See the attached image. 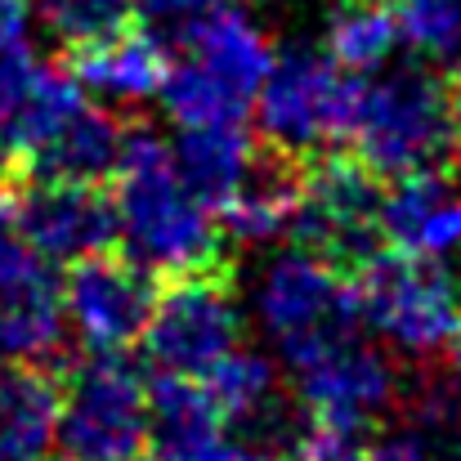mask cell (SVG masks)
I'll return each mask as SVG.
<instances>
[{
	"instance_id": "1",
	"label": "cell",
	"mask_w": 461,
	"mask_h": 461,
	"mask_svg": "<svg viewBox=\"0 0 461 461\" xmlns=\"http://www.w3.org/2000/svg\"><path fill=\"white\" fill-rule=\"evenodd\" d=\"M113 206L117 242L144 269L166 278L220 269L224 224L188 188L170 144L153 126H126V149L113 170Z\"/></svg>"
},
{
	"instance_id": "2",
	"label": "cell",
	"mask_w": 461,
	"mask_h": 461,
	"mask_svg": "<svg viewBox=\"0 0 461 461\" xmlns=\"http://www.w3.org/2000/svg\"><path fill=\"white\" fill-rule=\"evenodd\" d=\"M269 68V36L238 5H215L184 32L157 99L175 126H229L251 113Z\"/></svg>"
},
{
	"instance_id": "3",
	"label": "cell",
	"mask_w": 461,
	"mask_h": 461,
	"mask_svg": "<svg viewBox=\"0 0 461 461\" xmlns=\"http://www.w3.org/2000/svg\"><path fill=\"white\" fill-rule=\"evenodd\" d=\"M349 153L372 166L381 179H399L426 166H448L453 157V113L448 86L421 68H381L358 81L349 117Z\"/></svg>"
},
{
	"instance_id": "4",
	"label": "cell",
	"mask_w": 461,
	"mask_h": 461,
	"mask_svg": "<svg viewBox=\"0 0 461 461\" xmlns=\"http://www.w3.org/2000/svg\"><path fill=\"white\" fill-rule=\"evenodd\" d=\"M256 322L278 349V358L301 372L331 345L358 336V292L354 274L336 269L331 260L313 256L309 247L278 251L256 278Z\"/></svg>"
},
{
	"instance_id": "5",
	"label": "cell",
	"mask_w": 461,
	"mask_h": 461,
	"mask_svg": "<svg viewBox=\"0 0 461 461\" xmlns=\"http://www.w3.org/2000/svg\"><path fill=\"white\" fill-rule=\"evenodd\" d=\"M153 385L122 354L90 349L59 376V461H131L149 444Z\"/></svg>"
},
{
	"instance_id": "6",
	"label": "cell",
	"mask_w": 461,
	"mask_h": 461,
	"mask_svg": "<svg viewBox=\"0 0 461 461\" xmlns=\"http://www.w3.org/2000/svg\"><path fill=\"white\" fill-rule=\"evenodd\" d=\"M354 99H358V77L345 72L327 50L287 45L283 54H274V68L256 95L265 144L305 161L327 153L336 140L349 135Z\"/></svg>"
},
{
	"instance_id": "7",
	"label": "cell",
	"mask_w": 461,
	"mask_h": 461,
	"mask_svg": "<svg viewBox=\"0 0 461 461\" xmlns=\"http://www.w3.org/2000/svg\"><path fill=\"white\" fill-rule=\"evenodd\" d=\"M354 292L363 322L408 358H430L448 349L461 331L453 283L435 260H417L390 247L354 274Z\"/></svg>"
},
{
	"instance_id": "8",
	"label": "cell",
	"mask_w": 461,
	"mask_h": 461,
	"mask_svg": "<svg viewBox=\"0 0 461 461\" xmlns=\"http://www.w3.org/2000/svg\"><path fill=\"white\" fill-rule=\"evenodd\" d=\"M381 175L358 157L318 153L305 161V188L296 211V242L313 256L331 260L345 274H358L372 256L385 251L381 233Z\"/></svg>"
},
{
	"instance_id": "9",
	"label": "cell",
	"mask_w": 461,
	"mask_h": 461,
	"mask_svg": "<svg viewBox=\"0 0 461 461\" xmlns=\"http://www.w3.org/2000/svg\"><path fill=\"white\" fill-rule=\"evenodd\" d=\"M242 345V313L224 269L179 274L166 292H157L153 318L144 331V349L157 376L202 381Z\"/></svg>"
},
{
	"instance_id": "10",
	"label": "cell",
	"mask_w": 461,
	"mask_h": 461,
	"mask_svg": "<svg viewBox=\"0 0 461 461\" xmlns=\"http://www.w3.org/2000/svg\"><path fill=\"white\" fill-rule=\"evenodd\" d=\"M5 211L18 238L32 242L50 265H77L117 242V206L99 184L14 170L5 179Z\"/></svg>"
},
{
	"instance_id": "11",
	"label": "cell",
	"mask_w": 461,
	"mask_h": 461,
	"mask_svg": "<svg viewBox=\"0 0 461 461\" xmlns=\"http://www.w3.org/2000/svg\"><path fill=\"white\" fill-rule=\"evenodd\" d=\"M157 305L153 269L131 260L126 251H99L77 265H68L63 278V309L72 331L90 349L126 354L131 345L144 340L149 318Z\"/></svg>"
},
{
	"instance_id": "12",
	"label": "cell",
	"mask_w": 461,
	"mask_h": 461,
	"mask_svg": "<svg viewBox=\"0 0 461 461\" xmlns=\"http://www.w3.org/2000/svg\"><path fill=\"white\" fill-rule=\"evenodd\" d=\"M68 309L50 260L18 238L5 211L0 179V354L23 363H54L63 354Z\"/></svg>"
},
{
	"instance_id": "13",
	"label": "cell",
	"mask_w": 461,
	"mask_h": 461,
	"mask_svg": "<svg viewBox=\"0 0 461 461\" xmlns=\"http://www.w3.org/2000/svg\"><path fill=\"white\" fill-rule=\"evenodd\" d=\"M86 104V86L68 63H45L27 45L0 59V149L9 166H27V157L45 149L63 122Z\"/></svg>"
},
{
	"instance_id": "14",
	"label": "cell",
	"mask_w": 461,
	"mask_h": 461,
	"mask_svg": "<svg viewBox=\"0 0 461 461\" xmlns=\"http://www.w3.org/2000/svg\"><path fill=\"white\" fill-rule=\"evenodd\" d=\"M385 247L417 260H453L461 251V175L453 166H426L399 175L381 202Z\"/></svg>"
},
{
	"instance_id": "15",
	"label": "cell",
	"mask_w": 461,
	"mask_h": 461,
	"mask_svg": "<svg viewBox=\"0 0 461 461\" xmlns=\"http://www.w3.org/2000/svg\"><path fill=\"white\" fill-rule=\"evenodd\" d=\"M296 394L305 408H327V412H354L376 421L381 412H390L403 394L399 367L390 363V354L363 336H349L340 345H331L327 354H318L296 372Z\"/></svg>"
},
{
	"instance_id": "16",
	"label": "cell",
	"mask_w": 461,
	"mask_h": 461,
	"mask_svg": "<svg viewBox=\"0 0 461 461\" xmlns=\"http://www.w3.org/2000/svg\"><path fill=\"white\" fill-rule=\"evenodd\" d=\"M301 188H305V157L283 153L274 144L256 149L251 170L242 175L238 193L220 211L224 238H233L238 247H269V242H278L296 224Z\"/></svg>"
},
{
	"instance_id": "17",
	"label": "cell",
	"mask_w": 461,
	"mask_h": 461,
	"mask_svg": "<svg viewBox=\"0 0 461 461\" xmlns=\"http://www.w3.org/2000/svg\"><path fill=\"white\" fill-rule=\"evenodd\" d=\"M224 430H229V421L202 381H188V376H157L153 381L149 444L161 461H224L233 453Z\"/></svg>"
},
{
	"instance_id": "18",
	"label": "cell",
	"mask_w": 461,
	"mask_h": 461,
	"mask_svg": "<svg viewBox=\"0 0 461 461\" xmlns=\"http://www.w3.org/2000/svg\"><path fill=\"white\" fill-rule=\"evenodd\" d=\"M59 448V376L50 363H0V461H50Z\"/></svg>"
},
{
	"instance_id": "19",
	"label": "cell",
	"mask_w": 461,
	"mask_h": 461,
	"mask_svg": "<svg viewBox=\"0 0 461 461\" xmlns=\"http://www.w3.org/2000/svg\"><path fill=\"white\" fill-rule=\"evenodd\" d=\"M77 72V81L108 99V104H144V99H157L161 95V81L170 72V59H166V41L153 36L149 27L135 32H117L99 45H86L72 54L68 63Z\"/></svg>"
},
{
	"instance_id": "20",
	"label": "cell",
	"mask_w": 461,
	"mask_h": 461,
	"mask_svg": "<svg viewBox=\"0 0 461 461\" xmlns=\"http://www.w3.org/2000/svg\"><path fill=\"white\" fill-rule=\"evenodd\" d=\"M126 149V126L108 113L95 108L90 99L63 122V131L18 166L23 175H45V179H81V184H104L113 179L117 161Z\"/></svg>"
},
{
	"instance_id": "21",
	"label": "cell",
	"mask_w": 461,
	"mask_h": 461,
	"mask_svg": "<svg viewBox=\"0 0 461 461\" xmlns=\"http://www.w3.org/2000/svg\"><path fill=\"white\" fill-rule=\"evenodd\" d=\"M256 149L260 144H251V135L242 131V122H229V126H179V135L170 144L179 175L188 179V188L215 215L238 193L242 175L256 161Z\"/></svg>"
},
{
	"instance_id": "22",
	"label": "cell",
	"mask_w": 461,
	"mask_h": 461,
	"mask_svg": "<svg viewBox=\"0 0 461 461\" xmlns=\"http://www.w3.org/2000/svg\"><path fill=\"white\" fill-rule=\"evenodd\" d=\"M399 45H403V32H399L394 0H336L331 5V14H327V54L345 72L372 77L394 59Z\"/></svg>"
},
{
	"instance_id": "23",
	"label": "cell",
	"mask_w": 461,
	"mask_h": 461,
	"mask_svg": "<svg viewBox=\"0 0 461 461\" xmlns=\"http://www.w3.org/2000/svg\"><path fill=\"white\" fill-rule=\"evenodd\" d=\"M403 421L439 461H461V385L453 372H421L399 394Z\"/></svg>"
},
{
	"instance_id": "24",
	"label": "cell",
	"mask_w": 461,
	"mask_h": 461,
	"mask_svg": "<svg viewBox=\"0 0 461 461\" xmlns=\"http://www.w3.org/2000/svg\"><path fill=\"white\" fill-rule=\"evenodd\" d=\"M41 23L63 50L99 45L135 23V0H36Z\"/></svg>"
},
{
	"instance_id": "25",
	"label": "cell",
	"mask_w": 461,
	"mask_h": 461,
	"mask_svg": "<svg viewBox=\"0 0 461 461\" xmlns=\"http://www.w3.org/2000/svg\"><path fill=\"white\" fill-rule=\"evenodd\" d=\"M372 439H376V421L367 417L305 408V426H301L292 461H367Z\"/></svg>"
},
{
	"instance_id": "26",
	"label": "cell",
	"mask_w": 461,
	"mask_h": 461,
	"mask_svg": "<svg viewBox=\"0 0 461 461\" xmlns=\"http://www.w3.org/2000/svg\"><path fill=\"white\" fill-rule=\"evenodd\" d=\"M403 45L430 63L461 59V0H394Z\"/></svg>"
},
{
	"instance_id": "27",
	"label": "cell",
	"mask_w": 461,
	"mask_h": 461,
	"mask_svg": "<svg viewBox=\"0 0 461 461\" xmlns=\"http://www.w3.org/2000/svg\"><path fill=\"white\" fill-rule=\"evenodd\" d=\"M220 0H135V18L161 36V41H184V32L202 18V14H211Z\"/></svg>"
},
{
	"instance_id": "28",
	"label": "cell",
	"mask_w": 461,
	"mask_h": 461,
	"mask_svg": "<svg viewBox=\"0 0 461 461\" xmlns=\"http://www.w3.org/2000/svg\"><path fill=\"white\" fill-rule=\"evenodd\" d=\"M367 461H439L408 426H394L390 435H381V439H372V453Z\"/></svg>"
},
{
	"instance_id": "29",
	"label": "cell",
	"mask_w": 461,
	"mask_h": 461,
	"mask_svg": "<svg viewBox=\"0 0 461 461\" xmlns=\"http://www.w3.org/2000/svg\"><path fill=\"white\" fill-rule=\"evenodd\" d=\"M32 27V5L27 0H0V59L27 45Z\"/></svg>"
},
{
	"instance_id": "30",
	"label": "cell",
	"mask_w": 461,
	"mask_h": 461,
	"mask_svg": "<svg viewBox=\"0 0 461 461\" xmlns=\"http://www.w3.org/2000/svg\"><path fill=\"white\" fill-rule=\"evenodd\" d=\"M448 113H453V153L461 157V59L453 63V81H448Z\"/></svg>"
},
{
	"instance_id": "31",
	"label": "cell",
	"mask_w": 461,
	"mask_h": 461,
	"mask_svg": "<svg viewBox=\"0 0 461 461\" xmlns=\"http://www.w3.org/2000/svg\"><path fill=\"white\" fill-rule=\"evenodd\" d=\"M224 461H292L283 457V453H269V448H233Z\"/></svg>"
},
{
	"instance_id": "32",
	"label": "cell",
	"mask_w": 461,
	"mask_h": 461,
	"mask_svg": "<svg viewBox=\"0 0 461 461\" xmlns=\"http://www.w3.org/2000/svg\"><path fill=\"white\" fill-rule=\"evenodd\" d=\"M448 372H453V381L461 385V331L453 336V345H448Z\"/></svg>"
},
{
	"instance_id": "33",
	"label": "cell",
	"mask_w": 461,
	"mask_h": 461,
	"mask_svg": "<svg viewBox=\"0 0 461 461\" xmlns=\"http://www.w3.org/2000/svg\"><path fill=\"white\" fill-rule=\"evenodd\" d=\"M448 283H453V296H457V309H461V251L453 256V269H448Z\"/></svg>"
},
{
	"instance_id": "34",
	"label": "cell",
	"mask_w": 461,
	"mask_h": 461,
	"mask_svg": "<svg viewBox=\"0 0 461 461\" xmlns=\"http://www.w3.org/2000/svg\"><path fill=\"white\" fill-rule=\"evenodd\" d=\"M131 461H161V457H144V453H140V457H131Z\"/></svg>"
}]
</instances>
